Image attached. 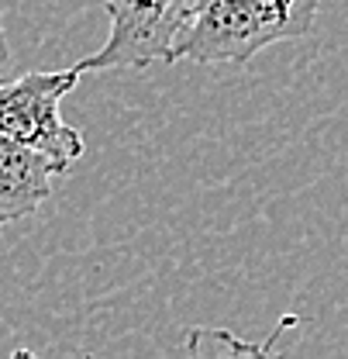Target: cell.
Wrapping results in <instances>:
<instances>
[{
  "label": "cell",
  "instance_id": "cell-1",
  "mask_svg": "<svg viewBox=\"0 0 348 359\" xmlns=\"http://www.w3.org/2000/svg\"><path fill=\"white\" fill-rule=\"evenodd\" d=\"M324 0H193L173 45V62L245 66L276 42L314 32Z\"/></svg>",
  "mask_w": 348,
  "mask_h": 359
},
{
  "label": "cell",
  "instance_id": "cell-2",
  "mask_svg": "<svg viewBox=\"0 0 348 359\" xmlns=\"http://www.w3.org/2000/svg\"><path fill=\"white\" fill-rule=\"evenodd\" d=\"M80 66L55 73H25L18 80H0V132L21 138L45 152L59 173L83 156V135L62 121V97L80 83Z\"/></svg>",
  "mask_w": 348,
  "mask_h": 359
},
{
  "label": "cell",
  "instance_id": "cell-3",
  "mask_svg": "<svg viewBox=\"0 0 348 359\" xmlns=\"http://www.w3.org/2000/svg\"><path fill=\"white\" fill-rule=\"evenodd\" d=\"M193 0H104L111 18L107 42L80 59V73L148 69L152 62H173V45L190 18Z\"/></svg>",
  "mask_w": 348,
  "mask_h": 359
},
{
  "label": "cell",
  "instance_id": "cell-4",
  "mask_svg": "<svg viewBox=\"0 0 348 359\" xmlns=\"http://www.w3.org/2000/svg\"><path fill=\"white\" fill-rule=\"evenodd\" d=\"M59 166L21 138L0 132V228L35 215L55 190Z\"/></svg>",
  "mask_w": 348,
  "mask_h": 359
},
{
  "label": "cell",
  "instance_id": "cell-5",
  "mask_svg": "<svg viewBox=\"0 0 348 359\" xmlns=\"http://www.w3.org/2000/svg\"><path fill=\"white\" fill-rule=\"evenodd\" d=\"M14 66V55H11V45H7V35H4V18H0V80H7Z\"/></svg>",
  "mask_w": 348,
  "mask_h": 359
}]
</instances>
